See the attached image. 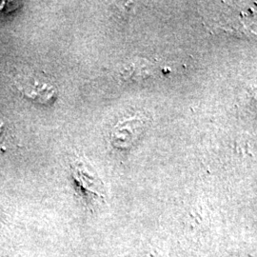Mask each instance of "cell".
Masks as SVG:
<instances>
[{
	"label": "cell",
	"mask_w": 257,
	"mask_h": 257,
	"mask_svg": "<svg viewBox=\"0 0 257 257\" xmlns=\"http://www.w3.org/2000/svg\"><path fill=\"white\" fill-rule=\"evenodd\" d=\"M145 126V123L139 117H133L132 119L120 122L112 131V144L115 147H130L142 134Z\"/></svg>",
	"instance_id": "3957f363"
},
{
	"label": "cell",
	"mask_w": 257,
	"mask_h": 257,
	"mask_svg": "<svg viewBox=\"0 0 257 257\" xmlns=\"http://www.w3.org/2000/svg\"><path fill=\"white\" fill-rule=\"evenodd\" d=\"M15 85L24 97L40 105L51 104L56 98L55 87L37 77L20 76L15 81Z\"/></svg>",
	"instance_id": "6da1fadb"
},
{
	"label": "cell",
	"mask_w": 257,
	"mask_h": 257,
	"mask_svg": "<svg viewBox=\"0 0 257 257\" xmlns=\"http://www.w3.org/2000/svg\"><path fill=\"white\" fill-rule=\"evenodd\" d=\"M22 7V3L14 1H0V17L9 16L10 14L16 12Z\"/></svg>",
	"instance_id": "277c9868"
},
{
	"label": "cell",
	"mask_w": 257,
	"mask_h": 257,
	"mask_svg": "<svg viewBox=\"0 0 257 257\" xmlns=\"http://www.w3.org/2000/svg\"><path fill=\"white\" fill-rule=\"evenodd\" d=\"M5 136V125L4 123L0 120V142L2 141V139L4 138Z\"/></svg>",
	"instance_id": "5b68a950"
},
{
	"label": "cell",
	"mask_w": 257,
	"mask_h": 257,
	"mask_svg": "<svg viewBox=\"0 0 257 257\" xmlns=\"http://www.w3.org/2000/svg\"><path fill=\"white\" fill-rule=\"evenodd\" d=\"M74 181L78 187L79 192L82 193L83 197L91 198L94 196L97 198H103V185L101 182L92 174L88 168L81 162H74L72 165Z\"/></svg>",
	"instance_id": "7a4b0ae2"
}]
</instances>
